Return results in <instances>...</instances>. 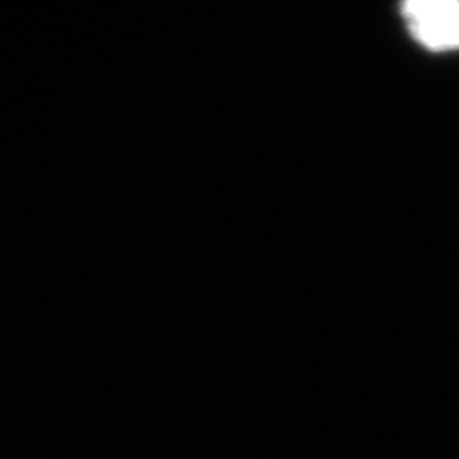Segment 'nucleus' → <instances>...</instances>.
<instances>
[{
  "instance_id": "obj_1",
  "label": "nucleus",
  "mask_w": 459,
  "mask_h": 459,
  "mask_svg": "<svg viewBox=\"0 0 459 459\" xmlns=\"http://www.w3.org/2000/svg\"><path fill=\"white\" fill-rule=\"evenodd\" d=\"M402 16L424 48L459 49V0H402Z\"/></svg>"
}]
</instances>
